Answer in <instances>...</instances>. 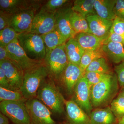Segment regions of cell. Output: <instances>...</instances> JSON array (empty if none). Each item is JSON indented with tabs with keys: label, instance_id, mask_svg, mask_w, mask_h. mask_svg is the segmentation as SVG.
I'll return each instance as SVG.
<instances>
[{
	"label": "cell",
	"instance_id": "cell-26",
	"mask_svg": "<svg viewBox=\"0 0 124 124\" xmlns=\"http://www.w3.org/2000/svg\"><path fill=\"white\" fill-rule=\"evenodd\" d=\"M101 47L95 50H85L82 55L79 65L81 70L85 72V70L93 61L102 57H105Z\"/></svg>",
	"mask_w": 124,
	"mask_h": 124
},
{
	"label": "cell",
	"instance_id": "cell-37",
	"mask_svg": "<svg viewBox=\"0 0 124 124\" xmlns=\"http://www.w3.org/2000/svg\"><path fill=\"white\" fill-rule=\"evenodd\" d=\"M109 42L119 43L122 44L124 48V37L120 35L110 32L108 38L104 41L103 44Z\"/></svg>",
	"mask_w": 124,
	"mask_h": 124
},
{
	"label": "cell",
	"instance_id": "cell-18",
	"mask_svg": "<svg viewBox=\"0 0 124 124\" xmlns=\"http://www.w3.org/2000/svg\"><path fill=\"white\" fill-rule=\"evenodd\" d=\"M89 116L91 124H117L118 123L110 106L95 108Z\"/></svg>",
	"mask_w": 124,
	"mask_h": 124
},
{
	"label": "cell",
	"instance_id": "cell-31",
	"mask_svg": "<svg viewBox=\"0 0 124 124\" xmlns=\"http://www.w3.org/2000/svg\"><path fill=\"white\" fill-rule=\"evenodd\" d=\"M70 1L68 0H50L43 5L40 10L54 13L59 9L67 5Z\"/></svg>",
	"mask_w": 124,
	"mask_h": 124
},
{
	"label": "cell",
	"instance_id": "cell-1",
	"mask_svg": "<svg viewBox=\"0 0 124 124\" xmlns=\"http://www.w3.org/2000/svg\"><path fill=\"white\" fill-rule=\"evenodd\" d=\"M115 73L109 75L90 88V101L93 108L108 106L119 92Z\"/></svg>",
	"mask_w": 124,
	"mask_h": 124
},
{
	"label": "cell",
	"instance_id": "cell-13",
	"mask_svg": "<svg viewBox=\"0 0 124 124\" xmlns=\"http://www.w3.org/2000/svg\"><path fill=\"white\" fill-rule=\"evenodd\" d=\"M0 68L4 71L13 89L20 91L24 71L17 65L8 60L0 61Z\"/></svg>",
	"mask_w": 124,
	"mask_h": 124
},
{
	"label": "cell",
	"instance_id": "cell-36",
	"mask_svg": "<svg viewBox=\"0 0 124 124\" xmlns=\"http://www.w3.org/2000/svg\"><path fill=\"white\" fill-rule=\"evenodd\" d=\"M114 12L116 17L124 20V0H116Z\"/></svg>",
	"mask_w": 124,
	"mask_h": 124
},
{
	"label": "cell",
	"instance_id": "cell-41",
	"mask_svg": "<svg viewBox=\"0 0 124 124\" xmlns=\"http://www.w3.org/2000/svg\"><path fill=\"white\" fill-rule=\"evenodd\" d=\"M117 124H124V116L119 121Z\"/></svg>",
	"mask_w": 124,
	"mask_h": 124
},
{
	"label": "cell",
	"instance_id": "cell-23",
	"mask_svg": "<svg viewBox=\"0 0 124 124\" xmlns=\"http://www.w3.org/2000/svg\"><path fill=\"white\" fill-rule=\"evenodd\" d=\"M41 36L45 45L46 51L65 44L68 40L62 35L56 27L53 31Z\"/></svg>",
	"mask_w": 124,
	"mask_h": 124
},
{
	"label": "cell",
	"instance_id": "cell-40",
	"mask_svg": "<svg viewBox=\"0 0 124 124\" xmlns=\"http://www.w3.org/2000/svg\"><path fill=\"white\" fill-rule=\"evenodd\" d=\"M118 96L124 98V87L121 89L120 90L118 94Z\"/></svg>",
	"mask_w": 124,
	"mask_h": 124
},
{
	"label": "cell",
	"instance_id": "cell-20",
	"mask_svg": "<svg viewBox=\"0 0 124 124\" xmlns=\"http://www.w3.org/2000/svg\"><path fill=\"white\" fill-rule=\"evenodd\" d=\"M74 38L85 50H95L100 48L106 39L88 33H78Z\"/></svg>",
	"mask_w": 124,
	"mask_h": 124
},
{
	"label": "cell",
	"instance_id": "cell-22",
	"mask_svg": "<svg viewBox=\"0 0 124 124\" xmlns=\"http://www.w3.org/2000/svg\"><path fill=\"white\" fill-rule=\"evenodd\" d=\"M116 0H96L94 8L96 14L100 17L113 21L116 17L114 7Z\"/></svg>",
	"mask_w": 124,
	"mask_h": 124
},
{
	"label": "cell",
	"instance_id": "cell-27",
	"mask_svg": "<svg viewBox=\"0 0 124 124\" xmlns=\"http://www.w3.org/2000/svg\"><path fill=\"white\" fill-rule=\"evenodd\" d=\"M95 72L112 75L113 73L111 68L105 57L99 58L89 64L85 72Z\"/></svg>",
	"mask_w": 124,
	"mask_h": 124
},
{
	"label": "cell",
	"instance_id": "cell-8",
	"mask_svg": "<svg viewBox=\"0 0 124 124\" xmlns=\"http://www.w3.org/2000/svg\"><path fill=\"white\" fill-rule=\"evenodd\" d=\"M6 48L11 62L20 67L24 72L44 62L28 57L20 46L18 39L6 46Z\"/></svg>",
	"mask_w": 124,
	"mask_h": 124
},
{
	"label": "cell",
	"instance_id": "cell-11",
	"mask_svg": "<svg viewBox=\"0 0 124 124\" xmlns=\"http://www.w3.org/2000/svg\"><path fill=\"white\" fill-rule=\"evenodd\" d=\"M73 12L72 6L67 4L54 13L56 27L67 40L74 38L76 35L71 24V16Z\"/></svg>",
	"mask_w": 124,
	"mask_h": 124
},
{
	"label": "cell",
	"instance_id": "cell-30",
	"mask_svg": "<svg viewBox=\"0 0 124 124\" xmlns=\"http://www.w3.org/2000/svg\"><path fill=\"white\" fill-rule=\"evenodd\" d=\"M111 110L118 122L124 116V98L117 96L110 104Z\"/></svg>",
	"mask_w": 124,
	"mask_h": 124
},
{
	"label": "cell",
	"instance_id": "cell-34",
	"mask_svg": "<svg viewBox=\"0 0 124 124\" xmlns=\"http://www.w3.org/2000/svg\"><path fill=\"white\" fill-rule=\"evenodd\" d=\"M12 14L0 10V31L11 27Z\"/></svg>",
	"mask_w": 124,
	"mask_h": 124
},
{
	"label": "cell",
	"instance_id": "cell-16",
	"mask_svg": "<svg viewBox=\"0 0 124 124\" xmlns=\"http://www.w3.org/2000/svg\"><path fill=\"white\" fill-rule=\"evenodd\" d=\"M40 1L26 0H0V10L14 14L29 9L37 10L40 7Z\"/></svg>",
	"mask_w": 124,
	"mask_h": 124
},
{
	"label": "cell",
	"instance_id": "cell-14",
	"mask_svg": "<svg viewBox=\"0 0 124 124\" xmlns=\"http://www.w3.org/2000/svg\"><path fill=\"white\" fill-rule=\"evenodd\" d=\"M36 10H25L12 15L11 27L17 33L27 32L31 28Z\"/></svg>",
	"mask_w": 124,
	"mask_h": 124
},
{
	"label": "cell",
	"instance_id": "cell-28",
	"mask_svg": "<svg viewBox=\"0 0 124 124\" xmlns=\"http://www.w3.org/2000/svg\"><path fill=\"white\" fill-rule=\"evenodd\" d=\"M26 100L20 91L4 88L0 86V101H24Z\"/></svg>",
	"mask_w": 124,
	"mask_h": 124
},
{
	"label": "cell",
	"instance_id": "cell-5",
	"mask_svg": "<svg viewBox=\"0 0 124 124\" xmlns=\"http://www.w3.org/2000/svg\"><path fill=\"white\" fill-rule=\"evenodd\" d=\"M65 44L46 51L44 62L48 70L49 77L58 80L69 63L65 52Z\"/></svg>",
	"mask_w": 124,
	"mask_h": 124
},
{
	"label": "cell",
	"instance_id": "cell-17",
	"mask_svg": "<svg viewBox=\"0 0 124 124\" xmlns=\"http://www.w3.org/2000/svg\"><path fill=\"white\" fill-rule=\"evenodd\" d=\"M68 123L69 124H91L89 116L73 100H65Z\"/></svg>",
	"mask_w": 124,
	"mask_h": 124
},
{
	"label": "cell",
	"instance_id": "cell-25",
	"mask_svg": "<svg viewBox=\"0 0 124 124\" xmlns=\"http://www.w3.org/2000/svg\"><path fill=\"white\" fill-rule=\"evenodd\" d=\"M72 27L76 34L80 33H91L89 28L86 18L81 14L73 11L71 16Z\"/></svg>",
	"mask_w": 124,
	"mask_h": 124
},
{
	"label": "cell",
	"instance_id": "cell-12",
	"mask_svg": "<svg viewBox=\"0 0 124 124\" xmlns=\"http://www.w3.org/2000/svg\"><path fill=\"white\" fill-rule=\"evenodd\" d=\"M85 73L79 66L69 63L58 80L60 81L67 93L72 95L75 85Z\"/></svg>",
	"mask_w": 124,
	"mask_h": 124
},
{
	"label": "cell",
	"instance_id": "cell-42",
	"mask_svg": "<svg viewBox=\"0 0 124 124\" xmlns=\"http://www.w3.org/2000/svg\"><path fill=\"white\" fill-rule=\"evenodd\" d=\"M69 124L68 123H64V124Z\"/></svg>",
	"mask_w": 124,
	"mask_h": 124
},
{
	"label": "cell",
	"instance_id": "cell-3",
	"mask_svg": "<svg viewBox=\"0 0 124 124\" xmlns=\"http://www.w3.org/2000/svg\"><path fill=\"white\" fill-rule=\"evenodd\" d=\"M49 77L48 69L44 62L24 72L20 91L26 100L36 98L42 81Z\"/></svg>",
	"mask_w": 124,
	"mask_h": 124
},
{
	"label": "cell",
	"instance_id": "cell-38",
	"mask_svg": "<svg viewBox=\"0 0 124 124\" xmlns=\"http://www.w3.org/2000/svg\"><path fill=\"white\" fill-rule=\"evenodd\" d=\"M0 86L4 88L13 90L4 71L1 68H0Z\"/></svg>",
	"mask_w": 124,
	"mask_h": 124
},
{
	"label": "cell",
	"instance_id": "cell-32",
	"mask_svg": "<svg viewBox=\"0 0 124 124\" xmlns=\"http://www.w3.org/2000/svg\"><path fill=\"white\" fill-rule=\"evenodd\" d=\"M109 75L95 72H85L84 76L88 81L90 88L93 85L97 84Z\"/></svg>",
	"mask_w": 124,
	"mask_h": 124
},
{
	"label": "cell",
	"instance_id": "cell-6",
	"mask_svg": "<svg viewBox=\"0 0 124 124\" xmlns=\"http://www.w3.org/2000/svg\"><path fill=\"white\" fill-rule=\"evenodd\" d=\"M24 101L0 102L1 112L14 124H31Z\"/></svg>",
	"mask_w": 124,
	"mask_h": 124
},
{
	"label": "cell",
	"instance_id": "cell-21",
	"mask_svg": "<svg viewBox=\"0 0 124 124\" xmlns=\"http://www.w3.org/2000/svg\"><path fill=\"white\" fill-rule=\"evenodd\" d=\"M85 50L74 38L69 39L65 44V52L69 63L79 66Z\"/></svg>",
	"mask_w": 124,
	"mask_h": 124
},
{
	"label": "cell",
	"instance_id": "cell-29",
	"mask_svg": "<svg viewBox=\"0 0 124 124\" xmlns=\"http://www.w3.org/2000/svg\"><path fill=\"white\" fill-rule=\"evenodd\" d=\"M19 33L11 27L0 31V46H6L17 39Z\"/></svg>",
	"mask_w": 124,
	"mask_h": 124
},
{
	"label": "cell",
	"instance_id": "cell-33",
	"mask_svg": "<svg viewBox=\"0 0 124 124\" xmlns=\"http://www.w3.org/2000/svg\"><path fill=\"white\" fill-rule=\"evenodd\" d=\"M110 32L124 37V20L116 17L113 21Z\"/></svg>",
	"mask_w": 124,
	"mask_h": 124
},
{
	"label": "cell",
	"instance_id": "cell-19",
	"mask_svg": "<svg viewBox=\"0 0 124 124\" xmlns=\"http://www.w3.org/2000/svg\"><path fill=\"white\" fill-rule=\"evenodd\" d=\"M101 49L105 56L113 63L117 64L124 62V48L121 44L108 42L102 45Z\"/></svg>",
	"mask_w": 124,
	"mask_h": 124
},
{
	"label": "cell",
	"instance_id": "cell-24",
	"mask_svg": "<svg viewBox=\"0 0 124 124\" xmlns=\"http://www.w3.org/2000/svg\"><path fill=\"white\" fill-rule=\"evenodd\" d=\"M96 0H76L73 2L72 9L79 13L85 17L96 14L94 8Z\"/></svg>",
	"mask_w": 124,
	"mask_h": 124
},
{
	"label": "cell",
	"instance_id": "cell-4",
	"mask_svg": "<svg viewBox=\"0 0 124 124\" xmlns=\"http://www.w3.org/2000/svg\"><path fill=\"white\" fill-rule=\"evenodd\" d=\"M18 40L28 57L35 60L44 61L46 49L41 36L24 32L19 34Z\"/></svg>",
	"mask_w": 124,
	"mask_h": 124
},
{
	"label": "cell",
	"instance_id": "cell-2",
	"mask_svg": "<svg viewBox=\"0 0 124 124\" xmlns=\"http://www.w3.org/2000/svg\"><path fill=\"white\" fill-rule=\"evenodd\" d=\"M37 99L55 114H62L64 110L65 99L50 77L44 80L38 89Z\"/></svg>",
	"mask_w": 124,
	"mask_h": 124
},
{
	"label": "cell",
	"instance_id": "cell-35",
	"mask_svg": "<svg viewBox=\"0 0 124 124\" xmlns=\"http://www.w3.org/2000/svg\"><path fill=\"white\" fill-rule=\"evenodd\" d=\"M114 70L117 77L120 88H122L124 87V62L116 66Z\"/></svg>",
	"mask_w": 124,
	"mask_h": 124
},
{
	"label": "cell",
	"instance_id": "cell-7",
	"mask_svg": "<svg viewBox=\"0 0 124 124\" xmlns=\"http://www.w3.org/2000/svg\"><path fill=\"white\" fill-rule=\"evenodd\" d=\"M31 124H56L51 117V112L36 98L25 102Z\"/></svg>",
	"mask_w": 124,
	"mask_h": 124
},
{
	"label": "cell",
	"instance_id": "cell-15",
	"mask_svg": "<svg viewBox=\"0 0 124 124\" xmlns=\"http://www.w3.org/2000/svg\"><path fill=\"white\" fill-rule=\"evenodd\" d=\"M91 33L99 38H108L113 24V21L100 17L96 14L86 18Z\"/></svg>",
	"mask_w": 124,
	"mask_h": 124
},
{
	"label": "cell",
	"instance_id": "cell-10",
	"mask_svg": "<svg viewBox=\"0 0 124 124\" xmlns=\"http://www.w3.org/2000/svg\"><path fill=\"white\" fill-rule=\"evenodd\" d=\"M56 26L54 14L40 10L35 15L31 26L27 32L42 35L53 31Z\"/></svg>",
	"mask_w": 124,
	"mask_h": 124
},
{
	"label": "cell",
	"instance_id": "cell-9",
	"mask_svg": "<svg viewBox=\"0 0 124 124\" xmlns=\"http://www.w3.org/2000/svg\"><path fill=\"white\" fill-rule=\"evenodd\" d=\"M72 95V100L89 116L93 108L90 101V88L84 76L76 84Z\"/></svg>",
	"mask_w": 124,
	"mask_h": 124
},
{
	"label": "cell",
	"instance_id": "cell-39",
	"mask_svg": "<svg viewBox=\"0 0 124 124\" xmlns=\"http://www.w3.org/2000/svg\"><path fill=\"white\" fill-rule=\"evenodd\" d=\"M0 124H10L8 118L1 112L0 113Z\"/></svg>",
	"mask_w": 124,
	"mask_h": 124
}]
</instances>
